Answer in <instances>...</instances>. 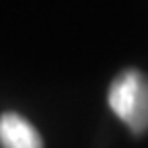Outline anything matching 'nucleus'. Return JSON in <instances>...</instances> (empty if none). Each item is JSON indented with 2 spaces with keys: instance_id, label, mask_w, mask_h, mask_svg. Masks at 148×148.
Here are the masks:
<instances>
[{
  "instance_id": "2",
  "label": "nucleus",
  "mask_w": 148,
  "mask_h": 148,
  "mask_svg": "<svg viewBox=\"0 0 148 148\" xmlns=\"http://www.w3.org/2000/svg\"><path fill=\"white\" fill-rule=\"evenodd\" d=\"M0 146L2 148H43L39 132L18 113L0 115Z\"/></svg>"
},
{
  "instance_id": "1",
  "label": "nucleus",
  "mask_w": 148,
  "mask_h": 148,
  "mask_svg": "<svg viewBox=\"0 0 148 148\" xmlns=\"http://www.w3.org/2000/svg\"><path fill=\"white\" fill-rule=\"evenodd\" d=\"M109 107L132 130H148V76L140 70H125L109 86Z\"/></svg>"
}]
</instances>
